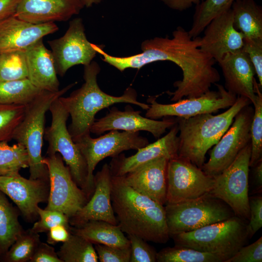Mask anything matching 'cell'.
I'll return each instance as SVG.
<instances>
[{"label":"cell","mask_w":262,"mask_h":262,"mask_svg":"<svg viewBox=\"0 0 262 262\" xmlns=\"http://www.w3.org/2000/svg\"><path fill=\"white\" fill-rule=\"evenodd\" d=\"M245 221L234 215L227 220L171 237L176 246L210 253L222 262H226L247 242L249 238Z\"/></svg>","instance_id":"6"},{"label":"cell","mask_w":262,"mask_h":262,"mask_svg":"<svg viewBox=\"0 0 262 262\" xmlns=\"http://www.w3.org/2000/svg\"><path fill=\"white\" fill-rule=\"evenodd\" d=\"M28 78L41 90L57 92L59 82L54 59L50 50L44 45L42 39L25 50Z\"/></svg>","instance_id":"25"},{"label":"cell","mask_w":262,"mask_h":262,"mask_svg":"<svg viewBox=\"0 0 262 262\" xmlns=\"http://www.w3.org/2000/svg\"><path fill=\"white\" fill-rule=\"evenodd\" d=\"M242 49L247 54L255 69L259 80V85L262 86V39L244 38Z\"/></svg>","instance_id":"40"},{"label":"cell","mask_w":262,"mask_h":262,"mask_svg":"<svg viewBox=\"0 0 262 262\" xmlns=\"http://www.w3.org/2000/svg\"><path fill=\"white\" fill-rule=\"evenodd\" d=\"M214 183L213 177L189 160L179 156L170 159L167 167L166 204L199 197L210 193Z\"/></svg>","instance_id":"14"},{"label":"cell","mask_w":262,"mask_h":262,"mask_svg":"<svg viewBox=\"0 0 262 262\" xmlns=\"http://www.w3.org/2000/svg\"><path fill=\"white\" fill-rule=\"evenodd\" d=\"M19 0H0V20L14 16Z\"/></svg>","instance_id":"47"},{"label":"cell","mask_w":262,"mask_h":262,"mask_svg":"<svg viewBox=\"0 0 262 262\" xmlns=\"http://www.w3.org/2000/svg\"><path fill=\"white\" fill-rule=\"evenodd\" d=\"M42 90L34 86L29 79L0 81V103L27 105Z\"/></svg>","instance_id":"29"},{"label":"cell","mask_w":262,"mask_h":262,"mask_svg":"<svg viewBox=\"0 0 262 262\" xmlns=\"http://www.w3.org/2000/svg\"><path fill=\"white\" fill-rule=\"evenodd\" d=\"M98 260L100 262H130L131 248H120L102 244H95Z\"/></svg>","instance_id":"41"},{"label":"cell","mask_w":262,"mask_h":262,"mask_svg":"<svg viewBox=\"0 0 262 262\" xmlns=\"http://www.w3.org/2000/svg\"><path fill=\"white\" fill-rule=\"evenodd\" d=\"M76 83H71L57 92L42 90L32 101L25 106L24 116L14 131L13 139L23 145L27 150L29 179L49 181L48 170L42 156L46 114L52 103Z\"/></svg>","instance_id":"5"},{"label":"cell","mask_w":262,"mask_h":262,"mask_svg":"<svg viewBox=\"0 0 262 262\" xmlns=\"http://www.w3.org/2000/svg\"><path fill=\"white\" fill-rule=\"evenodd\" d=\"M70 228L63 225H58L52 227L47 232L48 244L55 245L58 243L66 241L70 235Z\"/></svg>","instance_id":"45"},{"label":"cell","mask_w":262,"mask_h":262,"mask_svg":"<svg viewBox=\"0 0 262 262\" xmlns=\"http://www.w3.org/2000/svg\"><path fill=\"white\" fill-rule=\"evenodd\" d=\"M200 37L192 38L182 27H178L172 37H155L144 41L142 52L127 57H116L103 51L102 60L120 71L127 68L140 69L157 61H169L181 69L182 79L175 82L174 92H167L171 101L184 97H199L210 90L213 84L219 82L220 76L214 67L215 61L199 48Z\"/></svg>","instance_id":"1"},{"label":"cell","mask_w":262,"mask_h":262,"mask_svg":"<svg viewBox=\"0 0 262 262\" xmlns=\"http://www.w3.org/2000/svg\"><path fill=\"white\" fill-rule=\"evenodd\" d=\"M18 211L0 191V255H4L24 230L18 220Z\"/></svg>","instance_id":"28"},{"label":"cell","mask_w":262,"mask_h":262,"mask_svg":"<svg viewBox=\"0 0 262 262\" xmlns=\"http://www.w3.org/2000/svg\"><path fill=\"white\" fill-rule=\"evenodd\" d=\"M30 262H62L53 247L41 242L37 247Z\"/></svg>","instance_id":"44"},{"label":"cell","mask_w":262,"mask_h":262,"mask_svg":"<svg viewBox=\"0 0 262 262\" xmlns=\"http://www.w3.org/2000/svg\"><path fill=\"white\" fill-rule=\"evenodd\" d=\"M169 236L191 231L234 215L224 201L210 193L196 198L164 206Z\"/></svg>","instance_id":"8"},{"label":"cell","mask_w":262,"mask_h":262,"mask_svg":"<svg viewBox=\"0 0 262 262\" xmlns=\"http://www.w3.org/2000/svg\"><path fill=\"white\" fill-rule=\"evenodd\" d=\"M71 233L80 235L93 244L128 248L130 241L118 225L101 220H90L78 227H70Z\"/></svg>","instance_id":"26"},{"label":"cell","mask_w":262,"mask_h":262,"mask_svg":"<svg viewBox=\"0 0 262 262\" xmlns=\"http://www.w3.org/2000/svg\"><path fill=\"white\" fill-rule=\"evenodd\" d=\"M43 163L48 170L49 184L48 204L45 209L60 212L69 219L89 199L73 180L59 153L47 155L43 158Z\"/></svg>","instance_id":"10"},{"label":"cell","mask_w":262,"mask_h":262,"mask_svg":"<svg viewBox=\"0 0 262 262\" xmlns=\"http://www.w3.org/2000/svg\"><path fill=\"white\" fill-rule=\"evenodd\" d=\"M131 248L130 262H156L157 253L147 241L135 235L129 234Z\"/></svg>","instance_id":"39"},{"label":"cell","mask_w":262,"mask_h":262,"mask_svg":"<svg viewBox=\"0 0 262 262\" xmlns=\"http://www.w3.org/2000/svg\"><path fill=\"white\" fill-rule=\"evenodd\" d=\"M169 8L177 11L185 10L193 4H199L204 0H161Z\"/></svg>","instance_id":"46"},{"label":"cell","mask_w":262,"mask_h":262,"mask_svg":"<svg viewBox=\"0 0 262 262\" xmlns=\"http://www.w3.org/2000/svg\"><path fill=\"white\" fill-rule=\"evenodd\" d=\"M84 5L87 7H89L94 4H97L100 2L101 0H79Z\"/></svg>","instance_id":"49"},{"label":"cell","mask_w":262,"mask_h":262,"mask_svg":"<svg viewBox=\"0 0 262 262\" xmlns=\"http://www.w3.org/2000/svg\"><path fill=\"white\" fill-rule=\"evenodd\" d=\"M84 156L88 167V182L94 191V171L98 163L107 157H115L122 152L130 149L138 150L149 144L146 137L139 131L120 132L111 130L98 138L90 135L83 136L74 142Z\"/></svg>","instance_id":"11"},{"label":"cell","mask_w":262,"mask_h":262,"mask_svg":"<svg viewBox=\"0 0 262 262\" xmlns=\"http://www.w3.org/2000/svg\"><path fill=\"white\" fill-rule=\"evenodd\" d=\"M62 262H97L98 257L93 244L71 233L57 252Z\"/></svg>","instance_id":"30"},{"label":"cell","mask_w":262,"mask_h":262,"mask_svg":"<svg viewBox=\"0 0 262 262\" xmlns=\"http://www.w3.org/2000/svg\"><path fill=\"white\" fill-rule=\"evenodd\" d=\"M250 104L246 98L237 96L231 106L217 115L204 114L188 118H176L180 131L178 156L201 168L208 150L227 131L238 112Z\"/></svg>","instance_id":"4"},{"label":"cell","mask_w":262,"mask_h":262,"mask_svg":"<svg viewBox=\"0 0 262 262\" xmlns=\"http://www.w3.org/2000/svg\"><path fill=\"white\" fill-rule=\"evenodd\" d=\"M250 216L246 225V231L249 239L262 227V197L255 196L249 198Z\"/></svg>","instance_id":"43"},{"label":"cell","mask_w":262,"mask_h":262,"mask_svg":"<svg viewBox=\"0 0 262 262\" xmlns=\"http://www.w3.org/2000/svg\"><path fill=\"white\" fill-rule=\"evenodd\" d=\"M214 84L217 91L210 90L199 97L182 98L172 104L159 103L154 97H150L147 100L150 104L147 110L146 117L155 120L168 116L188 118L198 115L216 113L231 106L237 96L227 90L223 85Z\"/></svg>","instance_id":"12"},{"label":"cell","mask_w":262,"mask_h":262,"mask_svg":"<svg viewBox=\"0 0 262 262\" xmlns=\"http://www.w3.org/2000/svg\"><path fill=\"white\" fill-rule=\"evenodd\" d=\"M25 51L15 50L0 53V81L28 78Z\"/></svg>","instance_id":"35"},{"label":"cell","mask_w":262,"mask_h":262,"mask_svg":"<svg viewBox=\"0 0 262 262\" xmlns=\"http://www.w3.org/2000/svg\"><path fill=\"white\" fill-rule=\"evenodd\" d=\"M28 166L29 157L23 145L16 143L10 146L8 142H0V176L19 173L21 169Z\"/></svg>","instance_id":"32"},{"label":"cell","mask_w":262,"mask_h":262,"mask_svg":"<svg viewBox=\"0 0 262 262\" xmlns=\"http://www.w3.org/2000/svg\"><path fill=\"white\" fill-rule=\"evenodd\" d=\"M253 167V178L254 191L261 192L262 189V159Z\"/></svg>","instance_id":"48"},{"label":"cell","mask_w":262,"mask_h":262,"mask_svg":"<svg viewBox=\"0 0 262 262\" xmlns=\"http://www.w3.org/2000/svg\"><path fill=\"white\" fill-rule=\"evenodd\" d=\"M251 144L248 143L233 162L219 175L210 192L226 203L235 215L246 221L250 216L248 174Z\"/></svg>","instance_id":"9"},{"label":"cell","mask_w":262,"mask_h":262,"mask_svg":"<svg viewBox=\"0 0 262 262\" xmlns=\"http://www.w3.org/2000/svg\"><path fill=\"white\" fill-rule=\"evenodd\" d=\"M253 114L254 108L249 104L236 115L229 128L211 150L209 160L201 167L206 174L212 177L220 174L251 142L250 126Z\"/></svg>","instance_id":"13"},{"label":"cell","mask_w":262,"mask_h":262,"mask_svg":"<svg viewBox=\"0 0 262 262\" xmlns=\"http://www.w3.org/2000/svg\"><path fill=\"white\" fill-rule=\"evenodd\" d=\"M100 70L99 66L95 61L84 66V82L82 86L68 97L59 98L71 117L67 128L74 142L90 134L95 115L102 109L120 103L132 104L146 110L149 107V104L137 100V93L132 88H127L120 96H112L102 91L97 82Z\"/></svg>","instance_id":"3"},{"label":"cell","mask_w":262,"mask_h":262,"mask_svg":"<svg viewBox=\"0 0 262 262\" xmlns=\"http://www.w3.org/2000/svg\"><path fill=\"white\" fill-rule=\"evenodd\" d=\"M49 111L51 115V124L45 129L44 135L48 142L47 154L58 153L61 155L73 180L89 199L94 191L89 184L86 160L66 126L69 115L59 98L52 103Z\"/></svg>","instance_id":"7"},{"label":"cell","mask_w":262,"mask_h":262,"mask_svg":"<svg viewBox=\"0 0 262 262\" xmlns=\"http://www.w3.org/2000/svg\"><path fill=\"white\" fill-rule=\"evenodd\" d=\"M262 237L253 243L244 246L226 262H262Z\"/></svg>","instance_id":"42"},{"label":"cell","mask_w":262,"mask_h":262,"mask_svg":"<svg viewBox=\"0 0 262 262\" xmlns=\"http://www.w3.org/2000/svg\"><path fill=\"white\" fill-rule=\"evenodd\" d=\"M40 243L39 235L30 229L24 230L3 255L7 262H30Z\"/></svg>","instance_id":"34"},{"label":"cell","mask_w":262,"mask_h":262,"mask_svg":"<svg viewBox=\"0 0 262 262\" xmlns=\"http://www.w3.org/2000/svg\"><path fill=\"white\" fill-rule=\"evenodd\" d=\"M235 0H204L197 4L194 14L192 27L188 32L195 38L203 32L209 23L216 16L229 9Z\"/></svg>","instance_id":"31"},{"label":"cell","mask_w":262,"mask_h":262,"mask_svg":"<svg viewBox=\"0 0 262 262\" xmlns=\"http://www.w3.org/2000/svg\"><path fill=\"white\" fill-rule=\"evenodd\" d=\"M231 9L233 26L244 38L262 39V9L255 0H235Z\"/></svg>","instance_id":"27"},{"label":"cell","mask_w":262,"mask_h":262,"mask_svg":"<svg viewBox=\"0 0 262 262\" xmlns=\"http://www.w3.org/2000/svg\"><path fill=\"white\" fill-rule=\"evenodd\" d=\"M177 123L164 137L138 149L133 155L119 154L113 157L109 164L113 176H123L138 166L153 159L165 157L169 160L178 156L179 138Z\"/></svg>","instance_id":"20"},{"label":"cell","mask_w":262,"mask_h":262,"mask_svg":"<svg viewBox=\"0 0 262 262\" xmlns=\"http://www.w3.org/2000/svg\"><path fill=\"white\" fill-rule=\"evenodd\" d=\"M168 161L165 157L158 158L122 176L134 190L164 206L166 203Z\"/></svg>","instance_id":"22"},{"label":"cell","mask_w":262,"mask_h":262,"mask_svg":"<svg viewBox=\"0 0 262 262\" xmlns=\"http://www.w3.org/2000/svg\"><path fill=\"white\" fill-rule=\"evenodd\" d=\"M83 7L79 0H19L14 16L34 24L66 21Z\"/></svg>","instance_id":"24"},{"label":"cell","mask_w":262,"mask_h":262,"mask_svg":"<svg viewBox=\"0 0 262 262\" xmlns=\"http://www.w3.org/2000/svg\"><path fill=\"white\" fill-rule=\"evenodd\" d=\"M217 62L222 70L226 90L237 96L246 98L253 105L256 99L255 71L247 54L241 49L226 54Z\"/></svg>","instance_id":"23"},{"label":"cell","mask_w":262,"mask_h":262,"mask_svg":"<svg viewBox=\"0 0 262 262\" xmlns=\"http://www.w3.org/2000/svg\"><path fill=\"white\" fill-rule=\"evenodd\" d=\"M111 199L118 225L123 232L147 242L164 244L168 241L164 205L134 190L122 176L112 175Z\"/></svg>","instance_id":"2"},{"label":"cell","mask_w":262,"mask_h":262,"mask_svg":"<svg viewBox=\"0 0 262 262\" xmlns=\"http://www.w3.org/2000/svg\"><path fill=\"white\" fill-rule=\"evenodd\" d=\"M254 87L256 99L253 104L254 114L250 126L251 151L249 167L254 166L262 159V94L255 79Z\"/></svg>","instance_id":"36"},{"label":"cell","mask_w":262,"mask_h":262,"mask_svg":"<svg viewBox=\"0 0 262 262\" xmlns=\"http://www.w3.org/2000/svg\"><path fill=\"white\" fill-rule=\"evenodd\" d=\"M111 177L109 164H105L94 175L95 189L91 197L69 219L71 226L78 227L90 220H101L118 225L111 202Z\"/></svg>","instance_id":"19"},{"label":"cell","mask_w":262,"mask_h":262,"mask_svg":"<svg viewBox=\"0 0 262 262\" xmlns=\"http://www.w3.org/2000/svg\"><path fill=\"white\" fill-rule=\"evenodd\" d=\"M0 191L16 204L23 218L31 222L38 217L39 204L48 201L49 181L27 179L19 173L0 176Z\"/></svg>","instance_id":"16"},{"label":"cell","mask_w":262,"mask_h":262,"mask_svg":"<svg viewBox=\"0 0 262 262\" xmlns=\"http://www.w3.org/2000/svg\"><path fill=\"white\" fill-rule=\"evenodd\" d=\"M39 219L35 222L30 229L39 233L48 232L52 227L63 225L70 228L69 218L64 213L55 210L43 209L39 206L37 209Z\"/></svg>","instance_id":"38"},{"label":"cell","mask_w":262,"mask_h":262,"mask_svg":"<svg viewBox=\"0 0 262 262\" xmlns=\"http://www.w3.org/2000/svg\"><path fill=\"white\" fill-rule=\"evenodd\" d=\"M139 111H134L129 105L124 111L116 107L110 109L105 116L96 119L90 129V132L99 135L106 131L122 130L127 131H147L155 138H159L168 129L176 123V118L164 117L162 120L143 117Z\"/></svg>","instance_id":"17"},{"label":"cell","mask_w":262,"mask_h":262,"mask_svg":"<svg viewBox=\"0 0 262 262\" xmlns=\"http://www.w3.org/2000/svg\"><path fill=\"white\" fill-rule=\"evenodd\" d=\"M156 258L158 262H222L212 254L176 245L162 249Z\"/></svg>","instance_id":"33"},{"label":"cell","mask_w":262,"mask_h":262,"mask_svg":"<svg viewBox=\"0 0 262 262\" xmlns=\"http://www.w3.org/2000/svg\"><path fill=\"white\" fill-rule=\"evenodd\" d=\"M51 48L57 74L63 76L71 67L90 64L97 51L87 40L81 18L71 20L62 37L48 42Z\"/></svg>","instance_id":"15"},{"label":"cell","mask_w":262,"mask_h":262,"mask_svg":"<svg viewBox=\"0 0 262 262\" xmlns=\"http://www.w3.org/2000/svg\"><path fill=\"white\" fill-rule=\"evenodd\" d=\"M231 7L214 17L204 29L200 49L218 62L226 54L242 49L244 36L233 26Z\"/></svg>","instance_id":"18"},{"label":"cell","mask_w":262,"mask_h":262,"mask_svg":"<svg viewBox=\"0 0 262 262\" xmlns=\"http://www.w3.org/2000/svg\"><path fill=\"white\" fill-rule=\"evenodd\" d=\"M54 22L34 24L14 16L0 20V53L15 50L25 51L43 37L55 33Z\"/></svg>","instance_id":"21"},{"label":"cell","mask_w":262,"mask_h":262,"mask_svg":"<svg viewBox=\"0 0 262 262\" xmlns=\"http://www.w3.org/2000/svg\"><path fill=\"white\" fill-rule=\"evenodd\" d=\"M25 106L0 103V142L13 139L14 131L22 120Z\"/></svg>","instance_id":"37"}]
</instances>
